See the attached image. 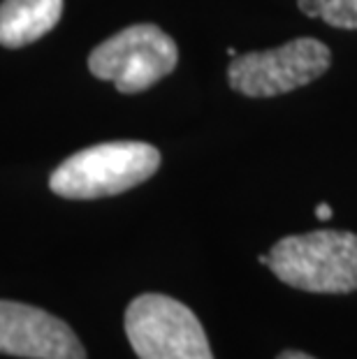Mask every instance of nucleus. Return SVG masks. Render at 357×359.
Wrapping results in <instances>:
<instances>
[{"instance_id": "nucleus-8", "label": "nucleus", "mask_w": 357, "mask_h": 359, "mask_svg": "<svg viewBox=\"0 0 357 359\" xmlns=\"http://www.w3.org/2000/svg\"><path fill=\"white\" fill-rule=\"evenodd\" d=\"M307 17H321L334 28H357V0H297Z\"/></svg>"}, {"instance_id": "nucleus-1", "label": "nucleus", "mask_w": 357, "mask_h": 359, "mask_svg": "<svg viewBox=\"0 0 357 359\" xmlns=\"http://www.w3.org/2000/svg\"><path fill=\"white\" fill-rule=\"evenodd\" d=\"M260 262L285 285L318 294L357 290V234L316 230L283 236Z\"/></svg>"}, {"instance_id": "nucleus-10", "label": "nucleus", "mask_w": 357, "mask_h": 359, "mask_svg": "<svg viewBox=\"0 0 357 359\" xmlns=\"http://www.w3.org/2000/svg\"><path fill=\"white\" fill-rule=\"evenodd\" d=\"M316 216L321 218V220H330L332 218V206L330 204H325V202H321L316 206Z\"/></svg>"}, {"instance_id": "nucleus-3", "label": "nucleus", "mask_w": 357, "mask_h": 359, "mask_svg": "<svg viewBox=\"0 0 357 359\" xmlns=\"http://www.w3.org/2000/svg\"><path fill=\"white\" fill-rule=\"evenodd\" d=\"M126 334L140 359H214L197 316L167 294H140L126 311Z\"/></svg>"}, {"instance_id": "nucleus-2", "label": "nucleus", "mask_w": 357, "mask_h": 359, "mask_svg": "<svg viewBox=\"0 0 357 359\" xmlns=\"http://www.w3.org/2000/svg\"><path fill=\"white\" fill-rule=\"evenodd\" d=\"M158 167L161 154L147 142H105L63 160L51 174L49 188L65 200H97L140 186Z\"/></svg>"}, {"instance_id": "nucleus-7", "label": "nucleus", "mask_w": 357, "mask_h": 359, "mask_svg": "<svg viewBox=\"0 0 357 359\" xmlns=\"http://www.w3.org/2000/svg\"><path fill=\"white\" fill-rule=\"evenodd\" d=\"M63 0H3L0 3V44L19 49L40 40L58 24Z\"/></svg>"}, {"instance_id": "nucleus-9", "label": "nucleus", "mask_w": 357, "mask_h": 359, "mask_svg": "<svg viewBox=\"0 0 357 359\" xmlns=\"http://www.w3.org/2000/svg\"><path fill=\"white\" fill-rule=\"evenodd\" d=\"M276 359H316L307 353H299V350H285V353H281Z\"/></svg>"}, {"instance_id": "nucleus-5", "label": "nucleus", "mask_w": 357, "mask_h": 359, "mask_svg": "<svg viewBox=\"0 0 357 359\" xmlns=\"http://www.w3.org/2000/svg\"><path fill=\"white\" fill-rule=\"evenodd\" d=\"M332 63V51L316 37H297L283 47L234 56L227 81L241 95L271 97L307 86L323 77Z\"/></svg>"}, {"instance_id": "nucleus-4", "label": "nucleus", "mask_w": 357, "mask_h": 359, "mask_svg": "<svg viewBox=\"0 0 357 359\" xmlns=\"http://www.w3.org/2000/svg\"><path fill=\"white\" fill-rule=\"evenodd\" d=\"M179 60L170 35L154 24L119 30L90 51L88 70L93 77L112 81L121 93H140L167 77Z\"/></svg>"}, {"instance_id": "nucleus-6", "label": "nucleus", "mask_w": 357, "mask_h": 359, "mask_svg": "<svg viewBox=\"0 0 357 359\" xmlns=\"http://www.w3.org/2000/svg\"><path fill=\"white\" fill-rule=\"evenodd\" d=\"M0 353L26 359H86L63 320L19 302L0 299Z\"/></svg>"}]
</instances>
